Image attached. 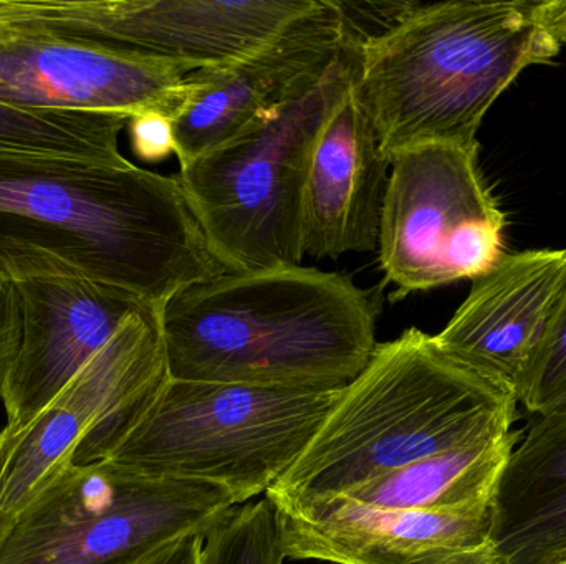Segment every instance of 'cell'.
Wrapping results in <instances>:
<instances>
[{
    "label": "cell",
    "mask_w": 566,
    "mask_h": 564,
    "mask_svg": "<svg viewBox=\"0 0 566 564\" xmlns=\"http://www.w3.org/2000/svg\"><path fill=\"white\" fill-rule=\"evenodd\" d=\"M205 535L206 533H192L182 536L139 564H201Z\"/></svg>",
    "instance_id": "cell-24"
},
{
    "label": "cell",
    "mask_w": 566,
    "mask_h": 564,
    "mask_svg": "<svg viewBox=\"0 0 566 564\" xmlns=\"http://www.w3.org/2000/svg\"><path fill=\"white\" fill-rule=\"evenodd\" d=\"M168 380L161 311L139 308L19 437L0 446V512L17 515L69 464L105 460Z\"/></svg>",
    "instance_id": "cell-9"
},
{
    "label": "cell",
    "mask_w": 566,
    "mask_h": 564,
    "mask_svg": "<svg viewBox=\"0 0 566 564\" xmlns=\"http://www.w3.org/2000/svg\"><path fill=\"white\" fill-rule=\"evenodd\" d=\"M565 45L566 0L415 2L359 40L353 86L389 161L424 142L479 149L495 99Z\"/></svg>",
    "instance_id": "cell-3"
},
{
    "label": "cell",
    "mask_w": 566,
    "mask_h": 564,
    "mask_svg": "<svg viewBox=\"0 0 566 564\" xmlns=\"http://www.w3.org/2000/svg\"><path fill=\"white\" fill-rule=\"evenodd\" d=\"M494 564L566 563V409L538 416L492 499Z\"/></svg>",
    "instance_id": "cell-17"
},
{
    "label": "cell",
    "mask_w": 566,
    "mask_h": 564,
    "mask_svg": "<svg viewBox=\"0 0 566 564\" xmlns=\"http://www.w3.org/2000/svg\"><path fill=\"white\" fill-rule=\"evenodd\" d=\"M379 313L348 275L302 265L199 281L161 311L169 377L345 390L378 347Z\"/></svg>",
    "instance_id": "cell-2"
},
{
    "label": "cell",
    "mask_w": 566,
    "mask_h": 564,
    "mask_svg": "<svg viewBox=\"0 0 566 564\" xmlns=\"http://www.w3.org/2000/svg\"><path fill=\"white\" fill-rule=\"evenodd\" d=\"M129 118L115 113L20 108L0 103V149L23 155L123 164L119 132Z\"/></svg>",
    "instance_id": "cell-19"
},
{
    "label": "cell",
    "mask_w": 566,
    "mask_h": 564,
    "mask_svg": "<svg viewBox=\"0 0 566 564\" xmlns=\"http://www.w3.org/2000/svg\"><path fill=\"white\" fill-rule=\"evenodd\" d=\"M339 393L169 377L105 460L148 476L214 483L245 506L281 482Z\"/></svg>",
    "instance_id": "cell-6"
},
{
    "label": "cell",
    "mask_w": 566,
    "mask_h": 564,
    "mask_svg": "<svg viewBox=\"0 0 566 564\" xmlns=\"http://www.w3.org/2000/svg\"><path fill=\"white\" fill-rule=\"evenodd\" d=\"M318 0H0V33L126 50L189 73L248 55Z\"/></svg>",
    "instance_id": "cell-10"
},
{
    "label": "cell",
    "mask_w": 566,
    "mask_h": 564,
    "mask_svg": "<svg viewBox=\"0 0 566 564\" xmlns=\"http://www.w3.org/2000/svg\"><path fill=\"white\" fill-rule=\"evenodd\" d=\"M274 507L285 558L333 564H494L492 506L464 513L381 512L329 497Z\"/></svg>",
    "instance_id": "cell-14"
},
{
    "label": "cell",
    "mask_w": 566,
    "mask_h": 564,
    "mask_svg": "<svg viewBox=\"0 0 566 564\" xmlns=\"http://www.w3.org/2000/svg\"><path fill=\"white\" fill-rule=\"evenodd\" d=\"M283 560L277 510L268 497L234 507L202 542L201 564H283Z\"/></svg>",
    "instance_id": "cell-20"
},
{
    "label": "cell",
    "mask_w": 566,
    "mask_h": 564,
    "mask_svg": "<svg viewBox=\"0 0 566 564\" xmlns=\"http://www.w3.org/2000/svg\"><path fill=\"white\" fill-rule=\"evenodd\" d=\"M517 404L511 391L448 357L434 337L409 328L378 343L265 497L303 503L345 496L418 460L502 439L512 434Z\"/></svg>",
    "instance_id": "cell-4"
},
{
    "label": "cell",
    "mask_w": 566,
    "mask_h": 564,
    "mask_svg": "<svg viewBox=\"0 0 566 564\" xmlns=\"http://www.w3.org/2000/svg\"><path fill=\"white\" fill-rule=\"evenodd\" d=\"M349 43L328 72L218 148L181 166L179 182L229 274L302 265V204L310 158L355 76Z\"/></svg>",
    "instance_id": "cell-5"
},
{
    "label": "cell",
    "mask_w": 566,
    "mask_h": 564,
    "mask_svg": "<svg viewBox=\"0 0 566 564\" xmlns=\"http://www.w3.org/2000/svg\"><path fill=\"white\" fill-rule=\"evenodd\" d=\"M518 403L537 416L566 409V290L538 344Z\"/></svg>",
    "instance_id": "cell-21"
},
{
    "label": "cell",
    "mask_w": 566,
    "mask_h": 564,
    "mask_svg": "<svg viewBox=\"0 0 566 564\" xmlns=\"http://www.w3.org/2000/svg\"><path fill=\"white\" fill-rule=\"evenodd\" d=\"M188 70L126 50L33 33H0V103L33 109L159 113L188 102Z\"/></svg>",
    "instance_id": "cell-12"
},
{
    "label": "cell",
    "mask_w": 566,
    "mask_h": 564,
    "mask_svg": "<svg viewBox=\"0 0 566 564\" xmlns=\"http://www.w3.org/2000/svg\"><path fill=\"white\" fill-rule=\"evenodd\" d=\"M226 274L178 175L0 149V277L92 278L163 311Z\"/></svg>",
    "instance_id": "cell-1"
},
{
    "label": "cell",
    "mask_w": 566,
    "mask_h": 564,
    "mask_svg": "<svg viewBox=\"0 0 566 564\" xmlns=\"http://www.w3.org/2000/svg\"><path fill=\"white\" fill-rule=\"evenodd\" d=\"M22 340V320L15 285L9 278L0 277V401L6 394L7 380Z\"/></svg>",
    "instance_id": "cell-23"
},
{
    "label": "cell",
    "mask_w": 566,
    "mask_h": 564,
    "mask_svg": "<svg viewBox=\"0 0 566 564\" xmlns=\"http://www.w3.org/2000/svg\"><path fill=\"white\" fill-rule=\"evenodd\" d=\"M391 161L349 85L313 146L302 204L303 257L378 251Z\"/></svg>",
    "instance_id": "cell-16"
},
{
    "label": "cell",
    "mask_w": 566,
    "mask_h": 564,
    "mask_svg": "<svg viewBox=\"0 0 566 564\" xmlns=\"http://www.w3.org/2000/svg\"><path fill=\"white\" fill-rule=\"evenodd\" d=\"M566 290V248L504 254L436 343L452 360L521 400L538 344Z\"/></svg>",
    "instance_id": "cell-15"
},
{
    "label": "cell",
    "mask_w": 566,
    "mask_h": 564,
    "mask_svg": "<svg viewBox=\"0 0 566 564\" xmlns=\"http://www.w3.org/2000/svg\"><path fill=\"white\" fill-rule=\"evenodd\" d=\"M515 434L409 464L339 496L381 512L464 513L492 506Z\"/></svg>",
    "instance_id": "cell-18"
},
{
    "label": "cell",
    "mask_w": 566,
    "mask_h": 564,
    "mask_svg": "<svg viewBox=\"0 0 566 564\" xmlns=\"http://www.w3.org/2000/svg\"><path fill=\"white\" fill-rule=\"evenodd\" d=\"M13 285L22 340L3 394L7 424L0 446L12 443L36 419L129 315L149 307L128 291L73 275L25 278Z\"/></svg>",
    "instance_id": "cell-13"
},
{
    "label": "cell",
    "mask_w": 566,
    "mask_h": 564,
    "mask_svg": "<svg viewBox=\"0 0 566 564\" xmlns=\"http://www.w3.org/2000/svg\"><path fill=\"white\" fill-rule=\"evenodd\" d=\"M358 35L338 0H318L241 58L189 73L175 126L179 164L218 148L322 78Z\"/></svg>",
    "instance_id": "cell-11"
},
{
    "label": "cell",
    "mask_w": 566,
    "mask_h": 564,
    "mask_svg": "<svg viewBox=\"0 0 566 564\" xmlns=\"http://www.w3.org/2000/svg\"><path fill=\"white\" fill-rule=\"evenodd\" d=\"M478 151L424 142L392 156L378 252L396 298L474 280L505 254V215Z\"/></svg>",
    "instance_id": "cell-8"
},
{
    "label": "cell",
    "mask_w": 566,
    "mask_h": 564,
    "mask_svg": "<svg viewBox=\"0 0 566 564\" xmlns=\"http://www.w3.org/2000/svg\"><path fill=\"white\" fill-rule=\"evenodd\" d=\"M564 564H566V563H564Z\"/></svg>",
    "instance_id": "cell-26"
},
{
    "label": "cell",
    "mask_w": 566,
    "mask_h": 564,
    "mask_svg": "<svg viewBox=\"0 0 566 564\" xmlns=\"http://www.w3.org/2000/svg\"><path fill=\"white\" fill-rule=\"evenodd\" d=\"M133 152L143 161L159 162L176 155V136L172 119L159 113L133 116L128 123Z\"/></svg>",
    "instance_id": "cell-22"
},
{
    "label": "cell",
    "mask_w": 566,
    "mask_h": 564,
    "mask_svg": "<svg viewBox=\"0 0 566 564\" xmlns=\"http://www.w3.org/2000/svg\"><path fill=\"white\" fill-rule=\"evenodd\" d=\"M224 487L113 460L69 464L17 515L0 564H139L234 509Z\"/></svg>",
    "instance_id": "cell-7"
},
{
    "label": "cell",
    "mask_w": 566,
    "mask_h": 564,
    "mask_svg": "<svg viewBox=\"0 0 566 564\" xmlns=\"http://www.w3.org/2000/svg\"><path fill=\"white\" fill-rule=\"evenodd\" d=\"M13 515L9 513L0 512V549H2L3 540H6L7 532H9L10 525H12Z\"/></svg>",
    "instance_id": "cell-25"
}]
</instances>
